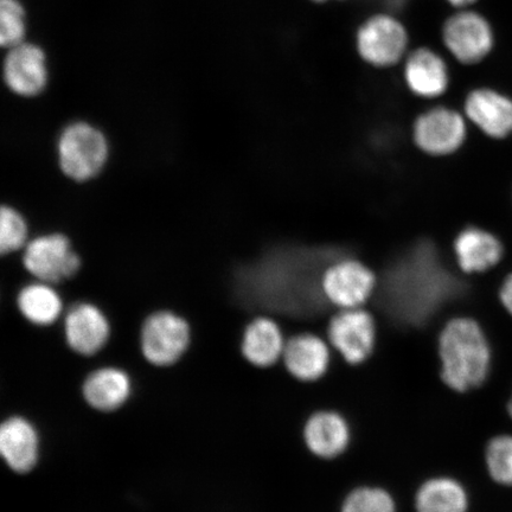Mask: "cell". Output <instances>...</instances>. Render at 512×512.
Listing matches in <instances>:
<instances>
[{"label":"cell","mask_w":512,"mask_h":512,"mask_svg":"<svg viewBox=\"0 0 512 512\" xmlns=\"http://www.w3.org/2000/svg\"><path fill=\"white\" fill-rule=\"evenodd\" d=\"M439 379L453 393L466 394L488 380L492 351L488 337L475 319L453 318L437 342Z\"/></svg>","instance_id":"1"},{"label":"cell","mask_w":512,"mask_h":512,"mask_svg":"<svg viewBox=\"0 0 512 512\" xmlns=\"http://www.w3.org/2000/svg\"><path fill=\"white\" fill-rule=\"evenodd\" d=\"M139 352L150 367L171 369L189 354V320L172 310H157L144 319L139 331Z\"/></svg>","instance_id":"2"},{"label":"cell","mask_w":512,"mask_h":512,"mask_svg":"<svg viewBox=\"0 0 512 512\" xmlns=\"http://www.w3.org/2000/svg\"><path fill=\"white\" fill-rule=\"evenodd\" d=\"M110 145L104 132L86 121L67 125L57 139V162L62 174L75 182H87L104 170Z\"/></svg>","instance_id":"3"},{"label":"cell","mask_w":512,"mask_h":512,"mask_svg":"<svg viewBox=\"0 0 512 512\" xmlns=\"http://www.w3.org/2000/svg\"><path fill=\"white\" fill-rule=\"evenodd\" d=\"M326 334L331 348L348 367L364 366L376 352V322L362 307L339 311L331 318Z\"/></svg>","instance_id":"4"},{"label":"cell","mask_w":512,"mask_h":512,"mask_svg":"<svg viewBox=\"0 0 512 512\" xmlns=\"http://www.w3.org/2000/svg\"><path fill=\"white\" fill-rule=\"evenodd\" d=\"M23 266L35 280L57 285L72 277L81 259L66 235L50 233L30 239L23 249Z\"/></svg>","instance_id":"5"},{"label":"cell","mask_w":512,"mask_h":512,"mask_svg":"<svg viewBox=\"0 0 512 512\" xmlns=\"http://www.w3.org/2000/svg\"><path fill=\"white\" fill-rule=\"evenodd\" d=\"M66 347L81 358H94L111 342L112 325L105 311L91 302L75 303L62 318Z\"/></svg>","instance_id":"6"},{"label":"cell","mask_w":512,"mask_h":512,"mask_svg":"<svg viewBox=\"0 0 512 512\" xmlns=\"http://www.w3.org/2000/svg\"><path fill=\"white\" fill-rule=\"evenodd\" d=\"M42 434L29 416L16 413L0 424V457L17 476L35 472L42 459Z\"/></svg>","instance_id":"7"},{"label":"cell","mask_w":512,"mask_h":512,"mask_svg":"<svg viewBox=\"0 0 512 512\" xmlns=\"http://www.w3.org/2000/svg\"><path fill=\"white\" fill-rule=\"evenodd\" d=\"M407 46V31L393 16L370 17L357 31L358 53L371 66H393L405 55Z\"/></svg>","instance_id":"8"},{"label":"cell","mask_w":512,"mask_h":512,"mask_svg":"<svg viewBox=\"0 0 512 512\" xmlns=\"http://www.w3.org/2000/svg\"><path fill=\"white\" fill-rule=\"evenodd\" d=\"M81 399L91 411L111 415L123 411L134 395V380L128 371L114 364L96 367L80 386Z\"/></svg>","instance_id":"9"},{"label":"cell","mask_w":512,"mask_h":512,"mask_svg":"<svg viewBox=\"0 0 512 512\" xmlns=\"http://www.w3.org/2000/svg\"><path fill=\"white\" fill-rule=\"evenodd\" d=\"M303 443L307 452L325 462H334L349 451L352 426L347 416L332 408H320L304 421Z\"/></svg>","instance_id":"10"},{"label":"cell","mask_w":512,"mask_h":512,"mask_svg":"<svg viewBox=\"0 0 512 512\" xmlns=\"http://www.w3.org/2000/svg\"><path fill=\"white\" fill-rule=\"evenodd\" d=\"M376 286L373 272L361 262L344 260L332 265L323 277V293L339 310L360 309Z\"/></svg>","instance_id":"11"},{"label":"cell","mask_w":512,"mask_h":512,"mask_svg":"<svg viewBox=\"0 0 512 512\" xmlns=\"http://www.w3.org/2000/svg\"><path fill=\"white\" fill-rule=\"evenodd\" d=\"M445 46L465 64L482 61L494 47V32L483 16L462 11L447 19L443 29Z\"/></svg>","instance_id":"12"},{"label":"cell","mask_w":512,"mask_h":512,"mask_svg":"<svg viewBox=\"0 0 512 512\" xmlns=\"http://www.w3.org/2000/svg\"><path fill=\"white\" fill-rule=\"evenodd\" d=\"M330 343L312 332H302L287 339L284 369L292 380L316 384L328 376L332 366Z\"/></svg>","instance_id":"13"},{"label":"cell","mask_w":512,"mask_h":512,"mask_svg":"<svg viewBox=\"0 0 512 512\" xmlns=\"http://www.w3.org/2000/svg\"><path fill=\"white\" fill-rule=\"evenodd\" d=\"M465 137L466 124L462 115L444 107L422 114L414 125L416 145L433 156L456 152Z\"/></svg>","instance_id":"14"},{"label":"cell","mask_w":512,"mask_h":512,"mask_svg":"<svg viewBox=\"0 0 512 512\" xmlns=\"http://www.w3.org/2000/svg\"><path fill=\"white\" fill-rule=\"evenodd\" d=\"M3 75L12 93L25 98L41 94L49 79L46 54L34 44H18L6 56Z\"/></svg>","instance_id":"15"},{"label":"cell","mask_w":512,"mask_h":512,"mask_svg":"<svg viewBox=\"0 0 512 512\" xmlns=\"http://www.w3.org/2000/svg\"><path fill=\"white\" fill-rule=\"evenodd\" d=\"M286 342L283 329L273 318L255 317L242 331L240 354L254 369H272L283 361Z\"/></svg>","instance_id":"16"},{"label":"cell","mask_w":512,"mask_h":512,"mask_svg":"<svg viewBox=\"0 0 512 512\" xmlns=\"http://www.w3.org/2000/svg\"><path fill=\"white\" fill-rule=\"evenodd\" d=\"M465 112L486 136L504 139L512 134V99L492 89H476L467 96Z\"/></svg>","instance_id":"17"},{"label":"cell","mask_w":512,"mask_h":512,"mask_svg":"<svg viewBox=\"0 0 512 512\" xmlns=\"http://www.w3.org/2000/svg\"><path fill=\"white\" fill-rule=\"evenodd\" d=\"M413 505L415 512H469L470 497L457 478L435 475L416 488Z\"/></svg>","instance_id":"18"},{"label":"cell","mask_w":512,"mask_h":512,"mask_svg":"<svg viewBox=\"0 0 512 512\" xmlns=\"http://www.w3.org/2000/svg\"><path fill=\"white\" fill-rule=\"evenodd\" d=\"M16 306L21 315L35 328L47 329L63 318V299L55 285L35 280L19 290Z\"/></svg>","instance_id":"19"},{"label":"cell","mask_w":512,"mask_h":512,"mask_svg":"<svg viewBox=\"0 0 512 512\" xmlns=\"http://www.w3.org/2000/svg\"><path fill=\"white\" fill-rule=\"evenodd\" d=\"M454 251L460 270L471 274L486 272L498 265L503 258L504 247L494 234L472 227L458 235Z\"/></svg>","instance_id":"20"},{"label":"cell","mask_w":512,"mask_h":512,"mask_svg":"<svg viewBox=\"0 0 512 512\" xmlns=\"http://www.w3.org/2000/svg\"><path fill=\"white\" fill-rule=\"evenodd\" d=\"M405 79L411 91L424 98H437L448 86L447 66L433 50L422 48L408 56Z\"/></svg>","instance_id":"21"},{"label":"cell","mask_w":512,"mask_h":512,"mask_svg":"<svg viewBox=\"0 0 512 512\" xmlns=\"http://www.w3.org/2000/svg\"><path fill=\"white\" fill-rule=\"evenodd\" d=\"M339 512H398V504L389 490L376 484H363L343 497Z\"/></svg>","instance_id":"22"},{"label":"cell","mask_w":512,"mask_h":512,"mask_svg":"<svg viewBox=\"0 0 512 512\" xmlns=\"http://www.w3.org/2000/svg\"><path fill=\"white\" fill-rule=\"evenodd\" d=\"M485 465L494 482L512 486V435H497L489 441L485 447Z\"/></svg>","instance_id":"23"},{"label":"cell","mask_w":512,"mask_h":512,"mask_svg":"<svg viewBox=\"0 0 512 512\" xmlns=\"http://www.w3.org/2000/svg\"><path fill=\"white\" fill-rule=\"evenodd\" d=\"M29 241L28 222L21 211L3 206L0 209V252L6 255L23 251Z\"/></svg>","instance_id":"24"},{"label":"cell","mask_w":512,"mask_h":512,"mask_svg":"<svg viewBox=\"0 0 512 512\" xmlns=\"http://www.w3.org/2000/svg\"><path fill=\"white\" fill-rule=\"evenodd\" d=\"M25 36L24 9L18 0L0 2V42L5 48L23 43Z\"/></svg>","instance_id":"25"},{"label":"cell","mask_w":512,"mask_h":512,"mask_svg":"<svg viewBox=\"0 0 512 512\" xmlns=\"http://www.w3.org/2000/svg\"><path fill=\"white\" fill-rule=\"evenodd\" d=\"M499 299H501L504 309L512 316V273L503 281L501 291H499Z\"/></svg>","instance_id":"26"},{"label":"cell","mask_w":512,"mask_h":512,"mask_svg":"<svg viewBox=\"0 0 512 512\" xmlns=\"http://www.w3.org/2000/svg\"><path fill=\"white\" fill-rule=\"evenodd\" d=\"M453 6H457V8H465V6H469L476 2V0H447Z\"/></svg>","instance_id":"27"},{"label":"cell","mask_w":512,"mask_h":512,"mask_svg":"<svg viewBox=\"0 0 512 512\" xmlns=\"http://www.w3.org/2000/svg\"><path fill=\"white\" fill-rule=\"evenodd\" d=\"M508 411H509V414H510L511 419H512V396H511V399H510V402H509V405H508Z\"/></svg>","instance_id":"28"},{"label":"cell","mask_w":512,"mask_h":512,"mask_svg":"<svg viewBox=\"0 0 512 512\" xmlns=\"http://www.w3.org/2000/svg\"><path fill=\"white\" fill-rule=\"evenodd\" d=\"M312 2L325 3L328 2V0H312Z\"/></svg>","instance_id":"29"}]
</instances>
